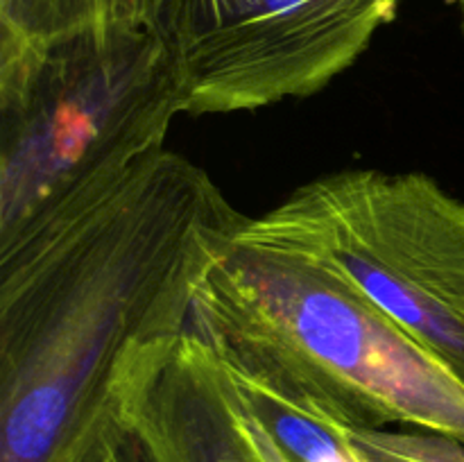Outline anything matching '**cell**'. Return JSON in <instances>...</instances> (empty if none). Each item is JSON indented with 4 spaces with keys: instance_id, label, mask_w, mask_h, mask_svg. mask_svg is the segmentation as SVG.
Instances as JSON below:
<instances>
[{
    "instance_id": "obj_1",
    "label": "cell",
    "mask_w": 464,
    "mask_h": 462,
    "mask_svg": "<svg viewBox=\"0 0 464 462\" xmlns=\"http://www.w3.org/2000/svg\"><path fill=\"white\" fill-rule=\"evenodd\" d=\"M247 217L161 148L0 231V462H107L125 383Z\"/></svg>"
},
{
    "instance_id": "obj_2",
    "label": "cell",
    "mask_w": 464,
    "mask_h": 462,
    "mask_svg": "<svg viewBox=\"0 0 464 462\" xmlns=\"http://www.w3.org/2000/svg\"><path fill=\"white\" fill-rule=\"evenodd\" d=\"M188 331L234 374L358 428L464 442V385L322 267L236 238L195 294Z\"/></svg>"
},
{
    "instance_id": "obj_3",
    "label": "cell",
    "mask_w": 464,
    "mask_h": 462,
    "mask_svg": "<svg viewBox=\"0 0 464 462\" xmlns=\"http://www.w3.org/2000/svg\"><path fill=\"white\" fill-rule=\"evenodd\" d=\"M184 89L148 27L0 59V231L166 148Z\"/></svg>"
},
{
    "instance_id": "obj_4",
    "label": "cell",
    "mask_w": 464,
    "mask_h": 462,
    "mask_svg": "<svg viewBox=\"0 0 464 462\" xmlns=\"http://www.w3.org/2000/svg\"><path fill=\"white\" fill-rule=\"evenodd\" d=\"M236 238L329 272L464 385V199L433 177L329 172L247 217Z\"/></svg>"
},
{
    "instance_id": "obj_5",
    "label": "cell",
    "mask_w": 464,
    "mask_h": 462,
    "mask_svg": "<svg viewBox=\"0 0 464 462\" xmlns=\"http://www.w3.org/2000/svg\"><path fill=\"white\" fill-rule=\"evenodd\" d=\"M403 3L150 0L145 27L175 63L186 116H227L324 91Z\"/></svg>"
},
{
    "instance_id": "obj_6",
    "label": "cell",
    "mask_w": 464,
    "mask_h": 462,
    "mask_svg": "<svg viewBox=\"0 0 464 462\" xmlns=\"http://www.w3.org/2000/svg\"><path fill=\"white\" fill-rule=\"evenodd\" d=\"M118 421L154 462H258L229 374L193 331L140 361Z\"/></svg>"
},
{
    "instance_id": "obj_7",
    "label": "cell",
    "mask_w": 464,
    "mask_h": 462,
    "mask_svg": "<svg viewBox=\"0 0 464 462\" xmlns=\"http://www.w3.org/2000/svg\"><path fill=\"white\" fill-rule=\"evenodd\" d=\"M150 0H0V59L86 32L145 27Z\"/></svg>"
},
{
    "instance_id": "obj_8",
    "label": "cell",
    "mask_w": 464,
    "mask_h": 462,
    "mask_svg": "<svg viewBox=\"0 0 464 462\" xmlns=\"http://www.w3.org/2000/svg\"><path fill=\"white\" fill-rule=\"evenodd\" d=\"M236 399H238L240 419H243L245 435H247V439H249V444H252L254 453H256L258 462H293L284 451H281V447L275 442V438H272V435L263 428L261 421H258L256 417H254L252 412L243 406V401H240L238 394H236Z\"/></svg>"
},
{
    "instance_id": "obj_9",
    "label": "cell",
    "mask_w": 464,
    "mask_h": 462,
    "mask_svg": "<svg viewBox=\"0 0 464 462\" xmlns=\"http://www.w3.org/2000/svg\"><path fill=\"white\" fill-rule=\"evenodd\" d=\"M109 462H154L148 456L139 439L118 421L116 433H113L111 444H109Z\"/></svg>"
},
{
    "instance_id": "obj_10",
    "label": "cell",
    "mask_w": 464,
    "mask_h": 462,
    "mask_svg": "<svg viewBox=\"0 0 464 462\" xmlns=\"http://www.w3.org/2000/svg\"><path fill=\"white\" fill-rule=\"evenodd\" d=\"M458 12H460V23H462V32H464V0H456Z\"/></svg>"
},
{
    "instance_id": "obj_11",
    "label": "cell",
    "mask_w": 464,
    "mask_h": 462,
    "mask_svg": "<svg viewBox=\"0 0 464 462\" xmlns=\"http://www.w3.org/2000/svg\"><path fill=\"white\" fill-rule=\"evenodd\" d=\"M107 462H109V457H107Z\"/></svg>"
}]
</instances>
